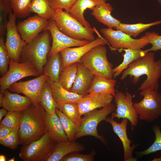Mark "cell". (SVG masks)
I'll return each instance as SVG.
<instances>
[{
  "label": "cell",
  "mask_w": 161,
  "mask_h": 161,
  "mask_svg": "<svg viewBox=\"0 0 161 161\" xmlns=\"http://www.w3.org/2000/svg\"><path fill=\"white\" fill-rule=\"evenodd\" d=\"M114 97L116 108L111 117L127 119L130 123L131 129H133L137 124L139 118L132 102V95L128 92L118 91Z\"/></svg>",
  "instance_id": "8fae6325"
},
{
  "label": "cell",
  "mask_w": 161,
  "mask_h": 161,
  "mask_svg": "<svg viewBox=\"0 0 161 161\" xmlns=\"http://www.w3.org/2000/svg\"><path fill=\"white\" fill-rule=\"evenodd\" d=\"M48 30L51 34L52 43L48 57L56 54L65 49L84 45L90 42L72 38L62 32L57 27L55 21L49 20L43 30Z\"/></svg>",
  "instance_id": "5bb4252c"
},
{
  "label": "cell",
  "mask_w": 161,
  "mask_h": 161,
  "mask_svg": "<svg viewBox=\"0 0 161 161\" xmlns=\"http://www.w3.org/2000/svg\"><path fill=\"white\" fill-rule=\"evenodd\" d=\"M0 143L10 149L17 148L20 144L19 129L13 128L8 135L0 141Z\"/></svg>",
  "instance_id": "f35d334b"
},
{
  "label": "cell",
  "mask_w": 161,
  "mask_h": 161,
  "mask_svg": "<svg viewBox=\"0 0 161 161\" xmlns=\"http://www.w3.org/2000/svg\"><path fill=\"white\" fill-rule=\"evenodd\" d=\"M108 42L104 38L99 37L88 44L75 47L67 48L61 51L62 69L75 63H80L82 57L92 48L99 45L105 46Z\"/></svg>",
  "instance_id": "2e32d148"
},
{
  "label": "cell",
  "mask_w": 161,
  "mask_h": 161,
  "mask_svg": "<svg viewBox=\"0 0 161 161\" xmlns=\"http://www.w3.org/2000/svg\"></svg>",
  "instance_id": "816d5d0a"
},
{
  "label": "cell",
  "mask_w": 161,
  "mask_h": 161,
  "mask_svg": "<svg viewBox=\"0 0 161 161\" xmlns=\"http://www.w3.org/2000/svg\"><path fill=\"white\" fill-rule=\"evenodd\" d=\"M57 108L80 126L82 117L77 102L58 103Z\"/></svg>",
  "instance_id": "d6a6232c"
},
{
  "label": "cell",
  "mask_w": 161,
  "mask_h": 161,
  "mask_svg": "<svg viewBox=\"0 0 161 161\" xmlns=\"http://www.w3.org/2000/svg\"><path fill=\"white\" fill-rule=\"evenodd\" d=\"M8 111L4 108L0 109V121H1L3 117L5 116L8 112Z\"/></svg>",
  "instance_id": "f6af8a7d"
},
{
  "label": "cell",
  "mask_w": 161,
  "mask_h": 161,
  "mask_svg": "<svg viewBox=\"0 0 161 161\" xmlns=\"http://www.w3.org/2000/svg\"><path fill=\"white\" fill-rule=\"evenodd\" d=\"M107 49L99 45L88 51L81 58L80 63L94 75L108 79L113 77V65L107 56Z\"/></svg>",
  "instance_id": "8992f818"
},
{
  "label": "cell",
  "mask_w": 161,
  "mask_h": 161,
  "mask_svg": "<svg viewBox=\"0 0 161 161\" xmlns=\"http://www.w3.org/2000/svg\"><path fill=\"white\" fill-rule=\"evenodd\" d=\"M160 24L161 20L147 24L140 22L130 24L120 22L115 29L126 33L131 37H135L151 27Z\"/></svg>",
  "instance_id": "f546056e"
},
{
  "label": "cell",
  "mask_w": 161,
  "mask_h": 161,
  "mask_svg": "<svg viewBox=\"0 0 161 161\" xmlns=\"http://www.w3.org/2000/svg\"><path fill=\"white\" fill-rule=\"evenodd\" d=\"M104 2H106L107 1L109 0H98Z\"/></svg>",
  "instance_id": "681fc988"
},
{
  "label": "cell",
  "mask_w": 161,
  "mask_h": 161,
  "mask_svg": "<svg viewBox=\"0 0 161 161\" xmlns=\"http://www.w3.org/2000/svg\"><path fill=\"white\" fill-rule=\"evenodd\" d=\"M148 43L151 45L152 46L150 48L147 49L148 52H156L161 49V35L154 32L153 35Z\"/></svg>",
  "instance_id": "7bdbcfd3"
},
{
  "label": "cell",
  "mask_w": 161,
  "mask_h": 161,
  "mask_svg": "<svg viewBox=\"0 0 161 161\" xmlns=\"http://www.w3.org/2000/svg\"><path fill=\"white\" fill-rule=\"evenodd\" d=\"M6 160L5 157L4 155H0V161H6Z\"/></svg>",
  "instance_id": "bcb514c9"
},
{
  "label": "cell",
  "mask_w": 161,
  "mask_h": 161,
  "mask_svg": "<svg viewBox=\"0 0 161 161\" xmlns=\"http://www.w3.org/2000/svg\"><path fill=\"white\" fill-rule=\"evenodd\" d=\"M78 69V63L71 64L63 68L59 82L66 90L70 91L74 82Z\"/></svg>",
  "instance_id": "1f68e13d"
},
{
  "label": "cell",
  "mask_w": 161,
  "mask_h": 161,
  "mask_svg": "<svg viewBox=\"0 0 161 161\" xmlns=\"http://www.w3.org/2000/svg\"><path fill=\"white\" fill-rule=\"evenodd\" d=\"M32 0H11L13 13L16 17L24 18L30 15Z\"/></svg>",
  "instance_id": "d590c367"
},
{
  "label": "cell",
  "mask_w": 161,
  "mask_h": 161,
  "mask_svg": "<svg viewBox=\"0 0 161 161\" xmlns=\"http://www.w3.org/2000/svg\"><path fill=\"white\" fill-rule=\"evenodd\" d=\"M46 123L47 132L54 141L56 143L69 141L56 112L52 114L46 113Z\"/></svg>",
  "instance_id": "7402d4cb"
},
{
  "label": "cell",
  "mask_w": 161,
  "mask_h": 161,
  "mask_svg": "<svg viewBox=\"0 0 161 161\" xmlns=\"http://www.w3.org/2000/svg\"><path fill=\"white\" fill-rule=\"evenodd\" d=\"M106 122L112 126L114 132L118 137L123 145V159L124 161H137V158L133 156V153L135 148L138 145V144H134L131 146L132 142L128 138L127 133V127L128 120L123 119L121 122L118 123L111 117H107L105 120Z\"/></svg>",
  "instance_id": "e0dca14e"
},
{
  "label": "cell",
  "mask_w": 161,
  "mask_h": 161,
  "mask_svg": "<svg viewBox=\"0 0 161 161\" xmlns=\"http://www.w3.org/2000/svg\"><path fill=\"white\" fill-rule=\"evenodd\" d=\"M5 44L10 59L19 62L26 43L18 33L16 23V16L11 11L8 15Z\"/></svg>",
  "instance_id": "7c38bea8"
},
{
  "label": "cell",
  "mask_w": 161,
  "mask_h": 161,
  "mask_svg": "<svg viewBox=\"0 0 161 161\" xmlns=\"http://www.w3.org/2000/svg\"><path fill=\"white\" fill-rule=\"evenodd\" d=\"M48 78L47 75L42 73L32 79L15 82L9 89L13 92L24 94L30 99L32 104L38 106L41 105L40 97L42 88Z\"/></svg>",
  "instance_id": "4fadbf2b"
},
{
  "label": "cell",
  "mask_w": 161,
  "mask_h": 161,
  "mask_svg": "<svg viewBox=\"0 0 161 161\" xmlns=\"http://www.w3.org/2000/svg\"><path fill=\"white\" fill-rule=\"evenodd\" d=\"M106 2L98 0H76L69 13L83 26L90 27V25L84 17V11L87 9L90 10L95 6L103 4Z\"/></svg>",
  "instance_id": "cb8c5ba5"
},
{
  "label": "cell",
  "mask_w": 161,
  "mask_h": 161,
  "mask_svg": "<svg viewBox=\"0 0 161 161\" xmlns=\"http://www.w3.org/2000/svg\"><path fill=\"white\" fill-rule=\"evenodd\" d=\"M19 128L20 144L26 145L43 137L47 132L46 113L40 105L32 104L22 111Z\"/></svg>",
  "instance_id": "7a4b0ae2"
},
{
  "label": "cell",
  "mask_w": 161,
  "mask_h": 161,
  "mask_svg": "<svg viewBox=\"0 0 161 161\" xmlns=\"http://www.w3.org/2000/svg\"><path fill=\"white\" fill-rule=\"evenodd\" d=\"M40 104L46 113L52 114L55 112L57 103L53 97L51 87L46 80L42 88L40 97Z\"/></svg>",
  "instance_id": "f1b7e54d"
},
{
  "label": "cell",
  "mask_w": 161,
  "mask_h": 161,
  "mask_svg": "<svg viewBox=\"0 0 161 161\" xmlns=\"http://www.w3.org/2000/svg\"><path fill=\"white\" fill-rule=\"evenodd\" d=\"M76 0H49L50 7L53 10L64 9L69 13Z\"/></svg>",
  "instance_id": "b9f144b4"
},
{
  "label": "cell",
  "mask_w": 161,
  "mask_h": 161,
  "mask_svg": "<svg viewBox=\"0 0 161 161\" xmlns=\"http://www.w3.org/2000/svg\"><path fill=\"white\" fill-rule=\"evenodd\" d=\"M12 10L10 0H0V38L6 34L7 16Z\"/></svg>",
  "instance_id": "e575fe53"
},
{
  "label": "cell",
  "mask_w": 161,
  "mask_h": 161,
  "mask_svg": "<svg viewBox=\"0 0 161 161\" xmlns=\"http://www.w3.org/2000/svg\"><path fill=\"white\" fill-rule=\"evenodd\" d=\"M115 108V105L112 102L100 110L96 109L84 114L82 117L75 140L84 136H91L100 140L106 146V140L103 136L98 134L97 128L99 123L103 120H105L108 116L114 111Z\"/></svg>",
  "instance_id": "5b68a950"
},
{
  "label": "cell",
  "mask_w": 161,
  "mask_h": 161,
  "mask_svg": "<svg viewBox=\"0 0 161 161\" xmlns=\"http://www.w3.org/2000/svg\"><path fill=\"white\" fill-rule=\"evenodd\" d=\"M94 75L81 63H78L77 75L69 91L83 96L87 94L92 81Z\"/></svg>",
  "instance_id": "d6986e66"
},
{
  "label": "cell",
  "mask_w": 161,
  "mask_h": 161,
  "mask_svg": "<svg viewBox=\"0 0 161 161\" xmlns=\"http://www.w3.org/2000/svg\"><path fill=\"white\" fill-rule=\"evenodd\" d=\"M100 32L108 43L115 49H141L149 44L154 32L145 33L139 39H134L126 33L112 28H102Z\"/></svg>",
  "instance_id": "ba28073f"
},
{
  "label": "cell",
  "mask_w": 161,
  "mask_h": 161,
  "mask_svg": "<svg viewBox=\"0 0 161 161\" xmlns=\"http://www.w3.org/2000/svg\"><path fill=\"white\" fill-rule=\"evenodd\" d=\"M140 95L143 99L134 103L139 119L151 122L161 116V94L148 88L141 90Z\"/></svg>",
  "instance_id": "52a82bcc"
},
{
  "label": "cell",
  "mask_w": 161,
  "mask_h": 161,
  "mask_svg": "<svg viewBox=\"0 0 161 161\" xmlns=\"http://www.w3.org/2000/svg\"><path fill=\"white\" fill-rule=\"evenodd\" d=\"M85 148L83 144L75 140L57 143L54 151L46 161H60L67 154L73 152L81 151Z\"/></svg>",
  "instance_id": "d4e9b609"
},
{
  "label": "cell",
  "mask_w": 161,
  "mask_h": 161,
  "mask_svg": "<svg viewBox=\"0 0 161 161\" xmlns=\"http://www.w3.org/2000/svg\"><path fill=\"white\" fill-rule=\"evenodd\" d=\"M114 96L107 94H88L77 102L81 115L98 108H103L112 102Z\"/></svg>",
  "instance_id": "ac0fdd59"
},
{
  "label": "cell",
  "mask_w": 161,
  "mask_h": 161,
  "mask_svg": "<svg viewBox=\"0 0 161 161\" xmlns=\"http://www.w3.org/2000/svg\"><path fill=\"white\" fill-rule=\"evenodd\" d=\"M52 19L63 33L69 37L78 40L91 41L94 40V29L91 27L82 25L70 13L62 9L54 10Z\"/></svg>",
  "instance_id": "277c9868"
},
{
  "label": "cell",
  "mask_w": 161,
  "mask_h": 161,
  "mask_svg": "<svg viewBox=\"0 0 161 161\" xmlns=\"http://www.w3.org/2000/svg\"><path fill=\"white\" fill-rule=\"evenodd\" d=\"M48 21L46 18L35 15L19 22L16 25L17 28L22 39L28 44L44 30Z\"/></svg>",
  "instance_id": "9a60e30c"
},
{
  "label": "cell",
  "mask_w": 161,
  "mask_h": 161,
  "mask_svg": "<svg viewBox=\"0 0 161 161\" xmlns=\"http://www.w3.org/2000/svg\"><path fill=\"white\" fill-rule=\"evenodd\" d=\"M3 95L0 106L8 111L22 112L32 104L31 100L27 96L11 93L8 89L4 91Z\"/></svg>",
  "instance_id": "ffe728a7"
},
{
  "label": "cell",
  "mask_w": 161,
  "mask_h": 161,
  "mask_svg": "<svg viewBox=\"0 0 161 161\" xmlns=\"http://www.w3.org/2000/svg\"><path fill=\"white\" fill-rule=\"evenodd\" d=\"M30 11V13H35L48 20L52 19L54 13V10L49 5V0H32Z\"/></svg>",
  "instance_id": "4dcf8cb0"
},
{
  "label": "cell",
  "mask_w": 161,
  "mask_h": 161,
  "mask_svg": "<svg viewBox=\"0 0 161 161\" xmlns=\"http://www.w3.org/2000/svg\"><path fill=\"white\" fill-rule=\"evenodd\" d=\"M113 8L109 4H104L95 6L90 10L91 14L97 21L107 26L108 28H115L120 23V21L111 15Z\"/></svg>",
  "instance_id": "44dd1931"
},
{
  "label": "cell",
  "mask_w": 161,
  "mask_h": 161,
  "mask_svg": "<svg viewBox=\"0 0 161 161\" xmlns=\"http://www.w3.org/2000/svg\"><path fill=\"white\" fill-rule=\"evenodd\" d=\"M159 3L161 4V0H157Z\"/></svg>",
  "instance_id": "f907efd6"
},
{
  "label": "cell",
  "mask_w": 161,
  "mask_h": 161,
  "mask_svg": "<svg viewBox=\"0 0 161 161\" xmlns=\"http://www.w3.org/2000/svg\"><path fill=\"white\" fill-rule=\"evenodd\" d=\"M154 53L147 52L131 63L121 73V80L129 76L133 84L138 82L140 77L145 75L146 78L141 84L138 91L151 88L158 91L159 87L158 80L161 76V60L155 61Z\"/></svg>",
  "instance_id": "6da1fadb"
},
{
  "label": "cell",
  "mask_w": 161,
  "mask_h": 161,
  "mask_svg": "<svg viewBox=\"0 0 161 161\" xmlns=\"http://www.w3.org/2000/svg\"><path fill=\"white\" fill-rule=\"evenodd\" d=\"M48 57L47 61L43 68V73L47 75L52 81L58 82L62 70V61L61 54L59 52Z\"/></svg>",
  "instance_id": "4316f807"
},
{
  "label": "cell",
  "mask_w": 161,
  "mask_h": 161,
  "mask_svg": "<svg viewBox=\"0 0 161 161\" xmlns=\"http://www.w3.org/2000/svg\"><path fill=\"white\" fill-rule=\"evenodd\" d=\"M10 59L4 38H0V74L1 77L4 75L8 70Z\"/></svg>",
  "instance_id": "ab89813d"
},
{
  "label": "cell",
  "mask_w": 161,
  "mask_h": 161,
  "mask_svg": "<svg viewBox=\"0 0 161 161\" xmlns=\"http://www.w3.org/2000/svg\"><path fill=\"white\" fill-rule=\"evenodd\" d=\"M39 34L24 47L20 61L28 62L34 67L40 75L47 61L51 49V34L48 30Z\"/></svg>",
  "instance_id": "3957f363"
},
{
  "label": "cell",
  "mask_w": 161,
  "mask_h": 161,
  "mask_svg": "<svg viewBox=\"0 0 161 161\" xmlns=\"http://www.w3.org/2000/svg\"><path fill=\"white\" fill-rule=\"evenodd\" d=\"M55 112L58 116L65 132L69 141L75 140L79 126L71 120L58 108Z\"/></svg>",
  "instance_id": "836d02e7"
},
{
  "label": "cell",
  "mask_w": 161,
  "mask_h": 161,
  "mask_svg": "<svg viewBox=\"0 0 161 161\" xmlns=\"http://www.w3.org/2000/svg\"><path fill=\"white\" fill-rule=\"evenodd\" d=\"M153 161H161V156L160 157L157 158L155 157L152 160Z\"/></svg>",
  "instance_id": "7dc6e473"
},
{
  "label": "cell",
  "mask_w": 161,
  "mask_h": 161,
  "mask_svg": "<svg viewBox=\"0 0 161 161\" xmlns=\"http://www.w3.org/2000/svg\"><path fill=\"white\" fill-rule=\"evenodd\" d=\"M22 116V112L8 111L0 124L12 128L19 129Z\"/></svg>",
  "instance_id": "74e56055"
},
{
  "label": "cell",
  "mask_w": 161,
  "mask_h": 161,
  "mask_svg": "<svg viewBox=\"0 0 161 161\" xmlns=\"http://www.w3.org/2000/svg\"><path fill=\"white\" fill-rule=\"evenodd\" d=\"M155 135V138L152 144L147 149L141 151H136V157L139 158L161 150V131L160 127L157 125L152 127Z\"/></svg>",
  "instance_id": "8d00e7d4"
},
{
  "label": "cell",
  "mask_w": 161,
  "mask_h": 161,
  "mask_svg": "<svg viewBox=\"0 0 161 161\" xmlns=\"http://www.w3.org/2000/svg\"><path fill=\"white\" fill-rule=\"evenodd\" d=\"M13 128L0 124V141L5 138Z\"/></svg>",
  "instance_id": "ee69618b"
},
{
  "label": "cell",
  "mask_w": 161,
  "mask_h": 161,
  "mask_svg": "<svg viewBox=\"0 0 161 161\" xmlns=\"http://www.w3.org/2000/svg\"><path fill=\"white\" fill-rule=\"evenodd\" d=\"M57 143L47 132L40 138L22 146L19 156L23 161H46L54 151Z\"/></svg>",
  "instance_id": "9c48e42d"
},
{
  "label": "cell",
  "mask_w": 161,
  "mask_h": 161,
  "mask_svg": "<svg viewBox=\"0 0 161 161\" xmlns=\"http://www.w3.org/2000/svg\"><path fill=\"white\" fill-rule=\"evenodd\" d=\"M75 151L70 153L64 156L60 161H93L96 152L94 150L90 153L83 154Z\"/></svg>",
  "instance_id": "60d3db41"
},
{
  "label": "cell",
  "mask_w": 161,
  "mask_h": 161,
  "mask_svg": "<svg viewBox=\"0 0 161 161\" xmlns=\"http://www.w3.org/2000/svg\"><path fill=\"white\" fill-rule=\"evenodd\" d=\"M40 75L30 62H17L10 59L8 71L0 79V93L3 94L5 90L9 89L12 84L22 78Z\"/></svg>",
  "instance_id": "30bf717a"
},
{
  "label": "cell",
  "mask_w": 161,
  "mask_h": 161,
  "mask_svg": "<svg viewBox=\"0 0 161 161\" xmlns=\"http://www.w3.org/2000/svg\"><path fill=\"white\" fill-rule=\"evenodd\" d=\"M51 89L54 99L57 103L77 102L82 96L68 91L59 82L52 81L48 78L47 80Z\"/></svg>",
  "instance_id": "484cf974"
},
{
  "label": "cell",
  "mask_w": 161,
  "mask_h": 161,
  "mask_svg": "<svg viewBox=\"0 0 161 161\" xmlns=\"http://www.w3.org/2000/svg\"><path fill=\"white\" fill-rule=\"evenodd\" d=\"M8 161H15V158L13 157L12 158H11Z\"/></svg>",
  "instance_id": "c3c4849f"
},
{
  "label": "cell",
  "mask_w": 161,
  "mask_h": 161,
  "mask_svg": "<svg viewBox=\"0 0 161 161\" xmlns=\"http://www.w3.org/2000/svg\"><path fill=\"white\" fill-rule=\"evenodd\" d=\"M122 50L125 52L123 54V61L112 69L113 76L114 78L119 76L131 63L138 58L143 56L148 52L147 49H124Z\"/></svg>",
  "instance_id": "83f0119b"
},
{
  "label": "cell",
  "mask_w": 161,
  "mask_h": 161,
  "mask_svg": "<svg viewBox=\"0 0 161 161\" xmlns=\"http://www.w3.org/2000/svg\"><path fill=\"white\" fill-rule=\"evenodd\" d=\"M116 83V80L114 79H108L94 75L91 85L87 93L107 94L114 97L116 92L115 86Z\"/></svg>",
  "instance_id": "603a6c76"
}]
</instances>
